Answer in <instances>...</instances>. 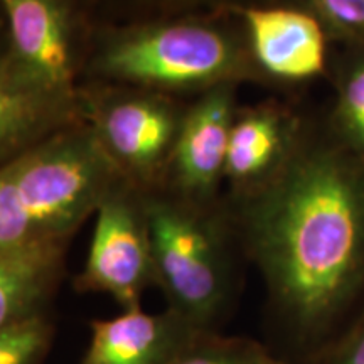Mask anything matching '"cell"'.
Listing matches in <instances>:
<instances>
[{
	"label": "cell",
	"mask_w": 364,
	"mask_h": 364,
	"mask_svg": "<svg viewBox=\"0 0 364 364\" xmlns=\"http://www.w3.org/2000/svg\"><path fill=\"white\" fill-rule=\"evenodd\" d=\"M238 225L295 364L306 363L364 312V164L338 144L300 145L247 193Z\"/></svg>",
	"instance_id": "6da1fadb"
},
{
	"label": "cell",
	"mask_w": 364,
	"mask_h": 364,
	"mask_svg": "<svg viewBox=\"0 0 364 364\" xmlns=\"http://www.w3.org/2000/svg\"><path fill=\"white\" fill-rule=\"evenodd\" d=\"M204 14H176L105 27L91 36L86 68L97 81L157 93L204 91L252 75L240 26Z\"/></svg>",
	"instance_id": "7a4b0ae2"
},
{
	"label": "cell",
	"mask_w": 364,
	"mask_h": 364,
	"mask_svg": "<svg viewBox=\"0 0 364 364\" xmlns=\"http://www.w3.org/2000/svg\"><path fill=\"white\" fill-rule=\"evenodd\" d=\"M118 174L83 122L0 166V252L68 243Z\"/></svg>",
	"instance_id": "3957f363"
},
{
	"label": "cell",
	"mask_w": 364,
	"mask_h": 364,
	"mask_svg": "<svg viewBox=\"0 0 364 364\" xmlns=\"http://www.w3.org/2000/svg\"><path fill=\"white\" fill-rule=\"evenodd\" d=\"M156 285L167 309L201 331H215L231 289L223 223L174 194L142 191Z\"/></svg>",
	"instance_id": "277c9868"
},
{
	"label": "cell",
	"mask_w": 364,
	"mask_h": 364,
	"mask_svg": "<svg viewBox=\"0 0 364 364\" xmlns=\"http://www.w3.org/2000/svg\"><path fill=\"white\" fill-rule=\"evenodd\" d=\"M81 122L122 179L154 191L166 176L182 112L169 95L97 81L80 86Z\"/></svg>",
	"instance_id": "5b68a950"
},
{
	"label": "cell",
	"mask_w": 364,
	"mask_h": 364,
	"mask_svg": "<svg viewBox=\"0 0 364 364\" xmlns=\"http://www.w3.org/2000/svg\"><path fill=\"white\" fill-rule=\"evenodd\" d=\"M0 17L22 71L49 93L78 102L91 46L83 0H0Z\"/></svg>",
	"instance_id": "8992f818"
},
{
	"label": "cell",
	"mask_w": 364,
	"mask_h": 364,
	"mask_svg": "<svg viewBox=\"0 0 364 364\" xmlns=\"http://www.w3.org/2000/svg\"><path fill=\"white\" fill-rule=\"evenodd\" d=\"M95 216L76 289L108 295L124 311L142 307L144 292L156 285L142 191L120 181L102 199Z\"/></svg>",
	"instance_id": "52a82bcc"
},
{
	"label": "cell",
	"mask_w": 364,
	"mask_h": 364,
	"mask_svg": "<svg viewBox=\"0 0 364 364\" xmlns=\"http://www.w3.org/2000/svg\"><path fill=\"white\" fill-rule=\"evenodd\" d=\"M238 22L250 61L282 83H306L324 75L329 34L306 9L287 2L228 4Z\"/></svg>",
	"instance_id": "ba28073f"
},
{
	"label": "cell",
	"mask_w": 364,
	"mask_h": 364,
	"mask_svg": "<svg viewBox=\"0 0 364 364\" xmlns=\"http://www.w3.org/2000/svg\"><path fill=\"white\" fill-rule=\"evenodd\" d=\"M235 85L204 91L182 112L166 174L174 196L206 206L225 177L228 136L235 117Z\"/></svg>",
	"instance_id": "9c48e42d"
},
{
	"label": "cell",
	"mask_w": 364,
	"mask_h": 364,
	"mask_svg": "<svg viewBox=\"0 0 364 364\" xmlns=\"http://www.w3.org/2000/svg\"><path fill=\"white\" fill-rule=\"evenodd\" d=\"M78 102L49 93L22 71L0 33V166L68 125L80 122Z\"/></svg>",
	"instance_id": "30bf717a"
},
{
	"label": "cell",
	"mask_w": 364,
	"mask_h": 364,
	"mask_svg": "<svg viewBox=\"0 0 364 364\" xmlns=\"http://www.w3.org/2000/svg\"><path fill=\"white\" fill-rule=\"evenodd\" d=\"M201 329L166 309H127L90 322V343L80 364H167Z\"/></svg>",
	"instance_id": "8fae6325"
},
{
	"label": "cell",
	"mask_w": 364,
	"mask_h": 364,
	"mask_svg": "<svg viewBox=\"0 0 364 364\" xmlns=\"http://www.w3.org/2000/svg\"><path fill=\"white\" fill-rule=\"evenodd\" d=\"M297 147V120L284 108L260 105L236 112L228 136L225 177L247 194L275 176Z\"/></svg>",
	"instance_id": "7c38bea8"
},
{
	"label": "cell",
	"mask_w": 364,
	"mask_h": 364,
	"mask_svg": "<svg viewBox=\"0 0 364 364\" xmlns=\"http://www.w3.org/2000/svg\"><path fill=\"white\" fill-rule=\"evenodd\" d=\"M68 243H38L0 252V329L44 312L61 279Z\"/></svg>",
	"instance_id": "4fadbf2b"
},
{
	"label": "cell",
	"mask_w": 364,
	"mask_h": 364,
	"mask_svg": "<svg viewBox=\"0 0 364 364\" xmlns=\"http://www.w3.org/2000/svg\"><path fill=\"white\" fill-rule=\"evenodd\" d=\"M359 49L339 73L332 122L339 147L364 164V48Z\"/></svg>",
	"instance_id": "5bb4252c"
},
{
	"label": "cell",
	"mask_w": 364,
	"mask_h": 364,
	"mask_svg": "<svg viewBox=\"0 0 364 364\" xmlns=\"http://www.w3.org/2000/svg\"><path fill=\"white\" fill-rule=\"evenodd\" d=\"M167 364H290L270 349L247 338L201 331Z\"/></svg>",
	"instance_id": "9a60e30c"
},
{
	"label": "cell",
	"mask_w": 364,
	"mask_h": 364,
	"mask_svg": "<svg viewBox=\"0 0 364 364\" xmlns=\"http://www.w3.org/2000/svg\"><path fill=\"white\" fill-rule=\"evenodd\" d=\"M53 322L46 312L21 318L0 329V364H43L51 348Z\"/></svg>",
	"instance_id": "2e32d148"
},
{
	"label": "cell",
	"mask_w": 364,
	"mask_h": 364,
	"mask_svg": "<svg viewBox=\"0 0 364 364\" xmlns=\"http://www.w3.org/2000/svg\"><path fill=\"white\" fill-rule=\"evenodd\" d=\"M306 9L331 39L364 48V0H277Z\"/></svg>",
	"instance_id": "e0dca14e"
},
{
	"label": "cell",
	"mask_w": 364,
	"mask_h": 364,
	"mask_svg": "<svg viewBox=\"0 0 364 364\" xmlns=\"http://www.w3.org/2000/svg\"><path fill=\"white\" fill-rule=\"evenodd\" d=\"M302 364H364V312L338 339Z\"/></svg>",
	"instance_id": "ac0fdd59"
},
{
	"label": "cell",
	"mask_w": 364,
	"mask_h": 364,
	"mask_svg": "<svg viewBox=\"0 0 364 364\" xmlns=\"http://www.w3.org/2000/svg\"><path fill=\"white\" fill-rule=\"evenodd\" d=\"M134 2L145 4V6L152 7H166V9H186L193 6H201V4L209 2H220V7L228 6V4H233V0H134Z\"/></svg>",
	"instance_id": "d6986e66"
},
{
	"label": "cell",
	"mask_w": 364,
	"mask_h": 364,
	"mask_svg": "<svg viewBox=\"0 0 364 364\" xmlns=\"http://www.w3.org/2000/svg\"><path fill=\"white\" fill-rule=\"evenodd\" d=\"M2 29H4V26H2V17H0V33H2Z\"/></svg>",
	"instance_id": "ffe728a7"
}]
</instances>
